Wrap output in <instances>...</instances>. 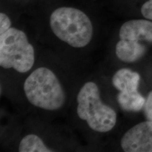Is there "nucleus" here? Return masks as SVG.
I'll use <instances>...</instances> for the list:
<instances>
[{
  "instance_id": "f03ea898",
  "label": "nucleus",
  "mask_w": 152,
  "mask_h": 152,
  "mask_svg": "<svg viewBox=\"0 0 152 152\" xmlns=\"http://www.w3.org/2000/svg\"><path fill=\"white\" fill-rule=\"evenodd\" d=\"M23 88L30 103L37 107L54 111L65 103V92L59 80L47 68L35 70L26 80Z\"/></svg>"
},
{
  "instance_id": "f8f14e48",
  "label": "nucleus",
  "mask_w": 152,
  "mask_h": 152,
  "mask_svg": "<svg viewBox=\"0 0 152 152\" xmlns=\"http://www.w3.org/2000/svg\"><path fill=\"white\" fill-rule=\"evenodd\" d=\"M11 20L4 13L0 14V35H2L11 28Z\"/></svg>"
},
{
  "instance_id": "6e6552de",
  "label": "nucleus",
  "mask_w": 152,
  "mask_h": 152,
  "mask_svg": "<svg viewBox=\"0 0 152 152\" xmlns=\"http://www.w3.org/2000/svg\"><path fill=\"white\" fill-rule=\"evenodd\" d=\"M140 75L137 72L128 68H122L114 74L112 83L120 92H132L138 90Z\"/></svg>"
},
{
  "instance_id": "39448f33",
  "label": "nucleus",
  "mask_w": 152,
  "mask_h": 152,
  "mask_svg": "<svg viewBox=\"0 0 152 152\" xmlns=\"http://www.w3.org/2000/svg\"><path fill=\"white\" fill-rule=\"evenodd\" d=\"M121 145L125 152H152V122L134 125L122 137Z\"/></svg>"
},
{
  "instance_id": "423d86ee",
  "label": "nucleus",
  "mask_w": 152,
  "mask_h": 152,
  "mask_svg": "<svg viewBox=\"0 0 152 152\" xmlns=\"http://www.w3.org/2000/svg\"><path fill=\"white\" fill-rule=\"evenodd\" d=\"M119 36L121 39L152 43V22L144 19L128 20L121 26Z\"/></svg>"
},
{
  "instance_id": "f257e3e1",
  "label": "nucleus",
  "mask_w": 152,
  "mask_h": 152,
  "mask_svg": "<svg viewBox=\"0 0 152 152\" xmlns=\"http://www.w3.org/2000/svg\"><path fill=\"white\" fill-rule=\"evenodd\" d=\"M49 23L54 35L75 48L87 46L92 39V22L84 12L77 9H56L51 15Z\"/></svg>"
},
{
  "instance_id": "9b49d317",
  "label": "nucleus",
  "mask_w": 152,
  "mask_h": 152,
  "mask_svg": "<svg viewBox=\"0 0 152 152\" xmlns=\"http://www.w3.org/2000/svg\"><path fill=\"white\" fill-rule=\"evenodd\" d=\"M144 111L147 121L152 122V90L148 94L147 97L146 98Z\"/></svg>"
},
{
  "instance_id": "20e7f679",
  "label": "nucleus",
  "mask_w": 152,
  "mask_h": 152,
  "mask_svg": "<svg viewBox=\"0 0 152 152\" xmlns=\"http://www.w3.org/2000/svg\"><path fill=\"white\" fill-rule=\"evenodd\" d=\"M35 63V50L22 30L10 28L0 35V66L14 68L19 73L31 69Z\"/></svg>"
},
{
  "instance_id": "9d476101",
  "label": "nucleus",
  "mask_w": 152,
  "mask_h": 152,
  "mask_svg": "<svg viewBox=\"0 0 152 152\" xmlns=\"http://www.w3.org/2000/svg\"><path fill=\"white\" fill-rule=\"evenodd\" d=\"M20 152H51L52 150L47 148L42 140L35 134H28L21 140L19 144Z\"/></svg>"
},
{
  "instance_id": "7ed1b4c3",
  "label": "nucleus",
  "mask_w": 152,
  "mask_h": 152,
  "mask_svg": "<svg viewBox=\"0 0 152 152\" xmlns=\"http://www.w3.org/2000/svg\"><path fill=\"white\" fill-rule=\"evenodd\" d=\"M77 113L89 127L99 132H107L116 123V113L102 103L96 83L88 82L82 87L77 96Z\"/></svg>"
},
{
  "instance_id": "1a4fd4ad",
  "label": "nucleus",
  "mask_w": 152,
  "mask_h": 152,
  "mask_svg": "<svg viewBox=\"0 0 152 152\" xmlns=\"http://www.w3.org/2000/svg\"><path fill=\"white\" fill-rule=\"evenodd\" d=\"M120 107L126 111H139L144 108L146 99L137 91L120 92L117 96Z\"/></svg>"
},
{
  "instance_id": "0eeeda50",
  "label": "nucleus",
  "mask_w": 152,
  "mask_h": 152,
  "mask_svg": "<svg viewBox=\"0 0 152 152\" xmlns=\"http://www.w3.org/2000/svg\"><path fill=\"white\" fill-rule=\"evenodd\" d=\"M146 52V47L137 41L121 39L115 46L117 57L125 63H133L140 60Z\"/></svg>"
},
{
  "instance_id": "ddd939ff",
  "label": "nucleus",
  "mask_w": 152,
  "mask_h": 152,
  "mask_svg": "<svg viewBox=\"0 0 152 152\" xmlns=\"http://www.w3.org/2000/svg\"><path fill=\"white\" fill-rule=\"evenodd\" d=\"M141 12L144 18L152 20V0L146 1L142 5Z\"/></svg>"
}]
</instances>
